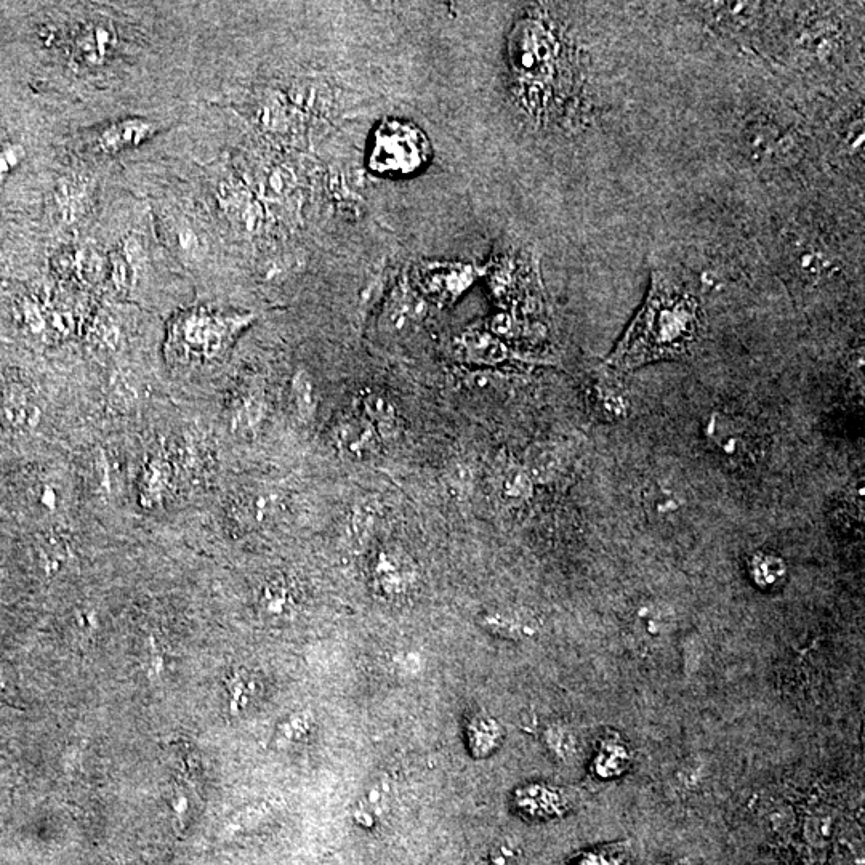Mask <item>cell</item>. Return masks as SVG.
Listing matches in <instances>:
<instances>
[{
    "label": "cell",
    "instance_id": "obj_28",
    "mask_svg": "<svg viewBox=\"0 0 865 865\" xmlns=\"http://www.w3.org/2000/svg\"><path fill=\"white\" fill-rule=\"evenodd\" d=\"M547 745L548 749L558 757H569L574 750V739L564 728H550L547 733Z\"/></svg>",
    "mask_w": 865,
    "mask_h": 865
},
{
    "label": "cell",
    "instance_id": "obj_5",
    "mask_svg": "<svg viewBox=\"0 0 865 865\" xmlns=\"http://www.w3.org/2000/svg\"><path fill=\"white\" fill-rule=\"evenodd\" d=\"M481 271L465 263H422L415 268L420 289L438 302H452L475 282Z\"/></svg>",
    "mask_w": 865,
    "mask_h": 865
},
{
    "label": "cell",
    "instance_id": "obj_31",
    "mask_svg": "<svg viewBox=\"0 0 865 865\" xmlns=\"http://www.w3.org/2000/svg\"><path fill=\"white\" fill-rule=\"evenodd\" d=\"M113 281L119 290L127 289L130 282V273L129 266H127V260H125L122 255H114L113 257Z\"/></svg>",
    "mask_w": 865,
    "mask_h": 865
},
{
    "label": "cell",
    "instance_id": "obj_4",
    "mask_svg": "<svg viewBox=\"0 0 865 865\" xmlns=\"http://www.w3.org/2000/svg\"><path fill=\"white\" fill-rule=\"evenodd\" d=\"M707 438L715 451L736 465H745L757 459L760 439L753 428L736 417L715 415L707 423Z\"/></svg>",
    "mask_w": 865,
    "mask_h": 865
},
{
    "label": "cell",
    "instance_id": "obj_26",
    "mask_svg": "<svg viewBox=\"0 0 865 865\" xmlns=\"http://www.w3.org/2000/svg\"><path fill=\"white\" fill-rule=\"evenodd\" d=\"M627 750L619 744H612L601 750L598 758V771L601 776H617L627 766Z\"/></svg>",
    "mask_w": 865,
    "mask_h": 865
},
{
    "label": "cell",
    "instance_id": "obj_9",
    "mask_svg": "<svg viewBox=\"0 0 865 865\" xmlns=\"http://www.w3.org/2000/svg\"><path fill=\"white\" fill-rule=\"evenodd\" d=\"M0 412L5 427L13 433H28L41 422L42 411L34 398L33 391L21 383H10L2 391Z\"/></svg>",
    "mask_w": 865,
    "mask_h": 865
},
{
    "label": "cell",
    "instance_id": "obj_2",
    "mask_svg": "<svg viewBox=\"0 0 865 865\" xmlns=\"http://www.w3.org/2000/svg\"><path fill=\"white\" fill-rule=\"evenodd\" d=\"M431 143L420 127L403 119H385L375 129L367 167L388 178L412 177L427 167Z\"/></svg>",
    "mask_w": 865,
    "mask_h": 865
},
{
    "label": "cell",
    "instance_id": "obj_14",
    "mask_svg": "<svg viewBox=\"0 0 865 865\" xmlns=\"http://www.w3.org/2000/svg\"><path fill=\"white\" fill-rule=\"evenodd\" d=\"M297 606V593L287 580L273 579L263 587L260 608L268 619H290L297 611Z\"/></svg>",
    "mask_w": 865,
    "mask_h": 865
},
{
    "label": "cell",
    "instance_id": "obj_29",
    "mask_svg": "<svg viewBox=\"0 0 865 865\" xmlns=\"http://www.w3.org/2000/svg\"><path fill=\"white\" fill-rule=\"evenodd\" d=\"M79 186L81 185L69 183L68 188H66L63 209H65V214L68 215L69 220L79 217L85 210V190H81Z\"/></svg>",
    "mask_w": 865,
    "mask_h": 865
},
{
    "label": "cell",
    "instance_id": "obj_7",
    "mask_svg": "<svg viewBox=\"0 0 865 865\" xmlns=\"http://www.w3.org/2000/svg\"><path fill=\"white\" fill-rule=\"evenodd\" d=\"M334 441L345 457L367 460L379 452L382 438L364 415H345L335 425Z\"/></svg>",
    "mask_w": 865,
    "mask_h": 865
},
{
    "label": "cell",
    "instance_id": "obj_22",
    "mask_svg": "<svg viewBox=\"0 0 865 865\" xmlns=\"http://www.w3.org/2000/svg\"><path fill=\"white\" fill-rule=\"evenodd\" d=\"M292 396L300 419L310 422L316 414V391H314L313 379L305 371H298L294 375Z\"/></svg>",
    "mask_w": 865,
    "mask_h": 865
},
{
    "label": "cell",
    "instance_id": "obj_30",
    "mask_svg": "<svg viewBox=\"0 0 865 865\" xmlns=\"http://www.w3.org/2000/svg\"><path fill=\"white\" fill-rule=\"evenodd\" d=\"M806 830H808V837L814 843H822V841L829 840L830 833H832V822L829 819H824V817H814Z\"/></svg>",
    "mask_w": 865,
    "mask_h": 865
},
{
    "label": "cell",
    "instance_id": "obj_16",
    "mask_svg": "<svg viewBox=\"0 0 865 865\" xmlns=\"http://www.w3.org/2000/svg\"><path fill=\"white\" fill-rule=\"evenodd\" d=\"M173 483V468L165 457H154L146 465L141 479V497L146 505L154 507L169 495Z\"/></svg>",
    "mask_w": 865,
    "mask_h": 865
},
{
    "label": "cell",
    "instance_id": "obj_13",
    "mask_svg": "<svg viewBox=\"0 0 865 865\" xmlns=\"http://www.w3.org/2000/svg\"><path fill=\"white\" fill-rule=\"evenodd\" d=\"M265 415L262 391H239L231 403V425L242 435H252L260 427Z\"/></svg>",
    "mask_w": 865,
    "mask_h": 865
},
{
    "label": "cell",
    "instance_id": "obj_6",
    "mask_svg": "<svg viewBox=\"0 0 865 865\" xmlns=\"http://www.w3.org/2000/svg\"><path fill=\"white\" fill-rule=\"evenodd\" d=\"M374 587L385 600L406 598L414 588L417 574L414 564L399 548L385 547L377 553L372 566Z\"/></svg>",
    "mask_w": 865,
    "mask_h": 865
},
{
    "label": "cell",
    "instance_id": "obj_1",
    "mask_svg": "<svg viewBox=\"0 0 865 865\" xmlns=\"http://www.w3.org/2000/svg\"><path fill=\"white\" fill-rule=\"evenodd\" d=\"M701 311L696 298L654 274L651 294L620 340L609 363L617 369H635L659 359L688 355L701 334Z\"/></svg>",
    "mask_w": 865,
    "mask_h": 865
},
{
    "label": "cell",
    "instance_id": "obj_8",
    "mask_svg": "<svg viewBox=\"0 0 865 865\" xmlns=\"http://www.w3.org/2000/svg\"><path fill=\"white\" fill-rule=\"evenodd\" d=\"M282 510V497L271 489L242 492L231 503L230 518L242 528H258L273 523Z\"/></svg>",
    "mask_w": 865,
    "mask_h": 865
},
{
    "label": "cell",
    "instance_id": "obj_15",
    "mask_svg": "<svg viewBox=\"0 0 865 865\" xmlns=\"http://www.w3.org/2000/svg\"><path fill=\"white\" fill-rule=\"evenodd\" d=\"M363 412L380 438H393L398 433V409L388 396L379 391H369L363 396Z\"/></svg>",
    "mask_w": 865,
    "mask_h": 865
},
{
    "label": "cell",
    "instance_id": "obj_12",
    "mask_svg": "<svg viewBox=\"0 0 865 865\" xmlns=\"http://www.w3.org/2000/svg\"><path fill=\"white\" fill-rule=\"evenodd\" d=\"M422 316V300L407 290H398L383 314V327L393 335L406 334Z\"/></svg>",
    "mask_w": 865,
    "mask_h": 865
},
{
    "label": "cell",
    "instance_id": "obj_20",
    "mask_svg": "<svg viewBox=\"0 0 865 865\" xmlns=\"http://www.w3.org/2000/svg\"><path fill=\"white\" fill-rule=\"evenodd\" d=\"M468 741L476 757H487L502 741V728L491 718H479L468 726Z\"/></svg>",
    "mask_w": 865,
    "mask_h": 865
},
{
    "label": "cell",
    "instance_id": "obj_27",
    "mask_svg": "<svg viewBox=\"0 0 865 865\" xmlns=\"http://www.w3.org/2000/svg\"><path fill=\"white\" fill-rule=\"evenodd\" d=\"M23 157H25V149L20 145H13V143L0 145V186L4 185L10 173L17 169Z\"/></svg>",
    "mask_w": 865,
    "mask_h": 865
},
{
    "label": "cell",
    "instance_id": "obj_11",
    "mask_svg": "<svg viewBox=\"0 0 865 865\" xmlns=\"http://www.w3.org/2000/svg\"><path fill=\"white\" fill-rule=\"evenodd\" d=\"M460 351L468 363L478 366H497L510 358L507 345L487 330H471L459 340Z\"/></svg>",
    "mask_w": 865,
    "mask_h": 865
},
{
    "label": "cell",
    "instance_id": "obj_24",
    "mask_svg": "<svg viewBox=\"0 0 865 865\" xmlns=\"http://www.w3.org/2000/svg\"><path fill=\"white\" fill-rule=\"evenodd\" d=\"M532 492V481L528 473L519 468H511L502 478V494L510 502L528 499Z\"/></svg>",
    "mask_w": 865,
    "mask_h": 865
},
{
    "label": "cell",
    "instance_id": "obj_23",
    "mask_svg": "<svg viewBox=\"0 0 865 865\" xmlns=\"http://www.w3.org/2000/svg\"><path fill=\"white\" fill-rule=\"evenodd\" d=\"M668 617L656 606H643L636 612V628L641 636L660 638L668 633Z\"/></svg>",
    "mask_w": 865,
    "mask_h": 865
},
{
    "label": "cell",
    "instance_id": "obj_17",
    "mask_svg": "<svg viewBox=\"0 0 865 865\" xmlns=\"http://www.w3.org/2000/svg\"><path fill=\"white\" fill-rule=\"evenodd\" d=\"M481 625L505 638H528L536 633V624L518 612L489 611L481 616Z\"/></svg>",
    "mask_w": 865,
    "mask_h": 865
},
{
    "label": "cell",
    "instance_id": "obj_3",
    "mask_svg": "<svg viewBox=\"0 0 865 865\" xmlns=\"http://www.w3.org/2000/svg\"><path fill=\"white\" fill-rule=\"evenodd\" d=\"M249 319L246 316L228 318L207 311H190L175 324V351L185 359L217 358Z\"/></svg>",
    "mask_w": 865,
    "mask_h": 865
},
{
    "label": "cell",
    "instance_id": "obj_10",
    "mask_svg": "<svg viewBox=\"0 0 865 865\" xmlns=\"http://www.w3.org/2000/svg\"><path fill=\"white\" fill-rule=\"evenodd\" d=\"M159 130V125L148 119L129 117L106 125L95 138V149L101 154H117L125 149L145 143Z\"/></svg>",
    "mask_w": 865,
    "mask_h": 865
},
{
    "label": "cell",
    "instance_id": "obj_25",
    "mask_svg": "<svg viewBox=\"0 0 865 865\" xmlns=\"http://www.w3.org/2000/svg\"><path fill=\"white\" fill-rule=\"evenodd\" d=\"M31 495H33L34 505L44 513H55V511L60 510L63 497H61L60 487L55 481L42 479L33 487Z\"/></svg>",
    "mask_w": 865,
    "mask_h": 865
},
{
    "label": "cell",
    "instance_id": "obj_19",
    "mask_svg": "<svg viewBox=\"0 0 865 865\" xmlns=\"http://www.w3.org/2000/svg\"><path fill=\"white\" fill-rule=\"evenodd\" d=\"M113 45V34L105 26H90L77 37L76 53L79 60L97 65L106 57Z\"/></svg>",
    "mask_w": 865,
    "mask_h": 865
},
{
    "label": "cell",
    "instance_id": "obj_21",
    "mask_svg": "<svg viewBox=\"0 0 865 865\" xmlns=\"http://www.w3.org/2000/svg\"><path fill=\"white\" fill-rule=\"evenodd\" d=\"M563 800L558 793L544 787H534L519 795V808L529 816L550 817L560 813Z\"/></svg>",
    "mask_w": 865,
    "mask_h": 865
},
{
    "label": "cell",
    "instance_id": "obj_18",
    "mask_svg": "<svg viewBox=\"0 0 865 865\" xmlns=\"http://www.w3.org/2000/svg\"><path fill=\"white\" fill-rule=\"evenodd\" d=\"M750 576L763 590L781 587L787 577V566L779 556L758 553L750 560Z\"/></svg>",
    "mask_w": 865,
    "mask_h": 865
}]
</instances>
